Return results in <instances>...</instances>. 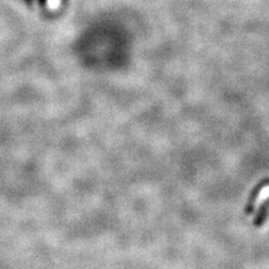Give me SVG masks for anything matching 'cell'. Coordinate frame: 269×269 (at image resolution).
<instances>
[{"instance_id":"6da1fadb","label":"cell","mask_w":269,"mask_h":269,"mask_svg":"<svg viewBox=\"0 0 269 269\" xmlns=\"http://www.w3.org/2000/svg\"><path fill=\"white\" fill-rule=\"evenodd\" d=\"M267 185H269V179H264L262 183H259L257 186H256L254 188V191L250 193V196H249V200H248V203H247L246 205V209H245V212L246 214H251L254 212V209H255V203H256V200H257L258 195L260 194V192L263 191L264 187H266Z\"/></svg>"},{"instance_id":"7a4b0ae2","label":"cell","mask_w":269,"mask_h":269,"mask_svg":"<svg viewBox=\"0 0 269 269\" xmlns=\"http://www.w3.org/2000/svg\"><path fill=\"white\" fill-rule=\"evenodd\" d=\"M268 212H269V198L267 201H265L264 203L262 204V206H260V209L258 210L257 212V215L255 217V220H254V224L255 227H262L265 220L267 219V215H268Z\"/></svg>"},{"instance_id":"3957f363","label":"cell","mask_w":269,"mask_h":269,"mask_svg":"<svg viewBox=\"0 0 269 269\" xmlns=\"http://www.w3.org/2000/svg\"><path fill=\"white\" fill-rule=\"evenodd\" d=\"M42 2H43V3H44V2H45V3H46V0H42Z\"/></svg>"}]
</instances>
